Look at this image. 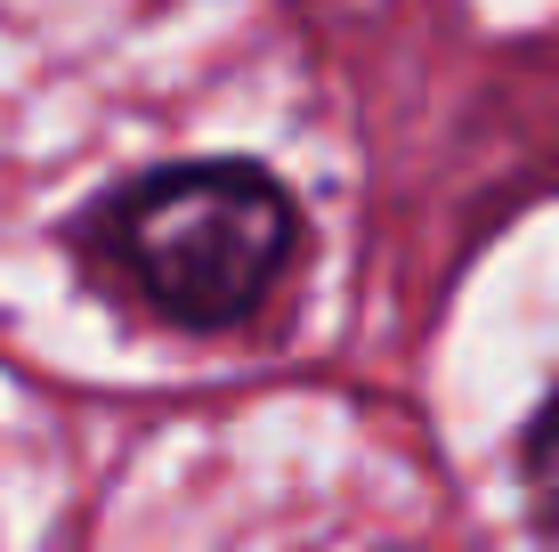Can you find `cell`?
<instances>
[{"mask_svg":"<svg viewBox=\"0 0 559 552\" xmlns=\"http://www.w3.org/2000/svg\"><path fill=\"white\" fill-rule=\"evenodd\" d=\"M527 496H535V520L559 537V390H551V407L527 423Z\"/></svg>","mask_w":559,"mask_h":552,"instance_id":"7a4b0ae2","label":"cell"},{"mask_svg":"<svg viewBox=\"0 0 559 552\" xmlns=\"http://www.w3.org/2000/svg\"><path fill=\"white\" fill-rule=\"evenodd\" d=\"M300 244V212L260 163H170L114 212V252L179 326H236Z\"/></svg>","mask_w":559,"mask_h":552,"instance_id":"6da1fadb","label":"cell"}]
</instances>
